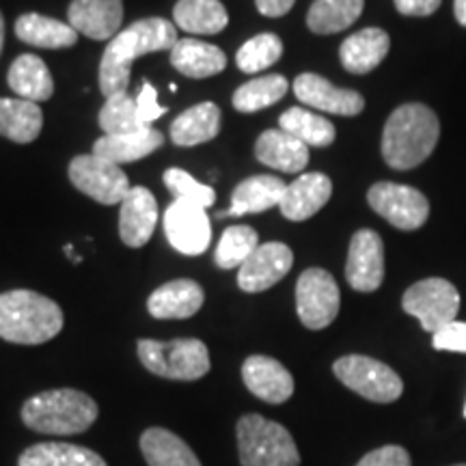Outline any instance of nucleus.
<instances>
[{"label":"nucleus","mask_w":466,"mask_h":466,"mask_svg":"<svg viewBox=\"0 0 466 466\" xmlns=\"http://www.w3.org/2000/svg\"><path fill=\"white\" fill-rule=\"evenodd\" d=\"M391 48V37L382 28L370 26L350 35L339 48L341 66L350 74H370L380 66Z\"/></svg>","instance_id":"nucleus-22"},{"label":"nucleus","mask_w":466,"mask_h":466,"mask_svg":"<svg viewBox=\"0 0 466 466\" xmlns=\"http://www.w3.org/2000/svg\"><path fill=\"white\" fill-rule=\"evenodd\" d=\"M333 371L350 391L376 404H391L404 391V382L391 367L363 354H348L337 359Z\"/></svg>","instance_id":"nucleus-7"},{"label":"nucleus","mask_w":466,"mask_h":466,"mask_svg":"<svg viewBox=\"0 0 466 466\" xmlns=\"http://www.w3.org/2000/svg\"><path fill=\"white\" fill-rule=\"evenodd\" d=\"M294 266V253L283 242H266L244 261L238 272V285L247 294H259L270 289L288 275Z\"/></svg>","instance_id":"nucleus-14"},{"label":"nucleus","mask_w":466,"mask_h":466,"mask_svg":"<svg viewBox=\"0 0 466 466\" xmlns=\"http://www.w3.org/2000/svg\"><path fill=\"white\" fill-rule=\"evenodd\" d=\"M242 466H300L294 436L281 423L261 415H244L236 425Z\"/></svg>","instance_id":"nucleus-5"},{"label":"nucleus","mask_w":466,"mask_h":466,"mask_svg":"<svg viewBox=\"0 0 466 466\" xmlns=\"http://www.w3.org/2000/svg\"><path fill=\"white\" fill-rule=\"evenodd\" d=\"M17 466H108L100 453L72 442H37L22 451Z\"/></svg>","instance_id":"nucleus-31"},{"label":"nucleus","mask_w":466,"mask_h":466,"mask_svg":"<svg viewBox=\"0 0 466 466\" xmlns=\"http://www.w3.org/2000/svg\"><path fill=\"white\" fill-rule=\"evenodd\" d=\"M395 9L400 11L401 15H432L436 9L441 7L442 0H393Z\"/></svg>","instance_id":"nucleus-43"},{"label":"nucleus","mask_w":466,"mask_h":466,"mask_svg":"<svg viewBox=\"0 0 466 466\" xmlns=\"http://www.w3.org/2000/svg\"><path fill=\"white\" fill-rule=\"evenodd\" d=\"M261 165L281 173H300L309 165V147L283 130H266L255 143Z\"/></svg>","instance_id":"nucleus-24"},{"label":"nucleus","mask_w":466,"mask_h":466,"mask_svg":"<svg viewBox=\"0 0 466 466\" xmlns=\"http://www.w3.org/2000/svg\"><path fill=\"white\" fill-rule=\"evenodd\" d=\"M354 466H412V460L404 447L384 445L367 453Z\"/></svg>","instance_id":"nucleus-41"},{"label":"nucleus","mask_w":466,"mask_h":466,"mask_svg":"<svg viewBox=\"0 0 466 466\" xmlns=\"http://www.w3.org/2000/svg\"><path fill=\"white\" fill-rule=\"evenodd\" d=\"M453 14L460 25L466 28V0H453Z\"/></svg>","instance_id":"nucleus-45"},{"label":"nucleus","mask_w":466,"mask_h":466,"mask_svg":"<svg viewBox=\"0 0 466 466\" xmlns=\"http://www.w3.org/2000/svg\"><path fill=\"white\" fill-rule=\"evenodd\" d=\"M7 83L15 96L28 102H46L55 93V80L46 63L37 55H22L11 63Z\"/></svg>","instance_id":"nucleus-25"},{"label":"nucleus","mask_w":466,"mask_h":466,"mask_svg":"<svg viewBox=\"0 0 466 466\" xmlns=\"http://www.w3.org/2000/svg\"><path fill=\"white\" fill-rule=\"evenodd\" d=\"M96 400L78 389H50L33 395L22 406V421L28 430L52 436L83 434L97 421Z\"/></svg>","instance_id":"nucleus-4"},{"label":"nucleus","mask_w":466,"mask_h":466,"mask_svg":"<svg viewBox=\"0 0 466 466\" xmlns=\"http://www.w3.org/2000/svg\"><path fill=\"white\" fill-rule=\"evenodd\" d=\"M177 26L165 17H145L119 31L110 39L100 63V91L106 97L121 96L130 85L132 63L151 52L173 50Z\"/></svg>","instance_id":"nucleus-1"},{"label":"nucleus","mask_w":466,"mask_h":466,"mask_svg":"<svg viewBox=\"0 0 466 466\" xmlns=\"http://www.w3.org/2000/svg\"><path fill=\"white\" fill-rule=\"evenodd\" d=\"M69 26L89 39H113L124 22V0H72Z\"/></svg>","instance_id":"nucleus-17"},{"label":"nucleus","mask_w":466,"mask_h":466,"mask_svg":"<svg viewBox=\"0 0 466 466\" xmlns=\"http://www.w3.org/2000/svg\"><path fill=\"white\" fill-rule=\"evenodd\" d=\"M165 233L177 253L190 258L206 253L212 242V225L206 208L175 199L165 212Z\"/></svg>","instance_id":"nucleus-12"},{"label":"nucleus","mask_w":466,"mask_h":466,"mask_svg":"<svg viewBox=\"0 0 466 466\" xmlns=\"http://www.w3.org/2000/svg\"><path fill=\"white\" fill-rule=\"evenodd\" d=\"M158 223V201L149 188L132 186L126 199L121 201L119 212V236L124 244L132 248H141L154 236Z\"/></svg>","instance_id":"nucleus-18"},{"label":"nucleus","mask_w":466,"mask_h":466,"mask_svg":"<svg viewBox=\"0 0 466 466\" xmlns=\"http://www.w3.org/2000/svg\"><path fill=\"white\" fill-rule=\"evenodd\" d=\"M432 346L441 352H460L466 354V322L453 319L432 335Z\"/></svg>","instance_id":"nucleus-40"},{"label":"nucleus","mask_w":466,"mask_h":466,"mask_svg":"<svg viewBox=\"0 0 466 466\" xmlns=\"http://www.w3.org/2000/svg\"><path fill=\"white\" fill-rule=\"evenodd\" d=\"M220 132V108L214 102H201L184 110L171 124V141L177 147H195L217 138Z\"/></svg>","instance_id":"nucleus-27"},{"label":"nucleus","mask_w":466,"mask_h":466,"mask_svg":"<svg viewBox=\"0 0 466 466\" xmlns=\"http://www.w3.org/2000/svg\"><path fill=\"white\" fill-rule=\"evenodd\" d=\"M100 127L106 134H127L145 127L137 115V97H130L127 93L106 97V104L100 110Z\"/></svg>","instance_id":"nucleus-38"},{"label":"nucleus","mask_w":466,"mask_h":466,"mask_svg":"<svg viewBox=\"0 0 466 466\" xmlns=\"http://www.w3.org/2000/svg\"><path fill=\"white\" fill-rule=\"evenodd\" d=\"M288 89L289 85L283 76H261V78L248 80L247 85H242L240 89L233 93V108L244 115L258 113V110H264L283 100Z\"/></svg>","instance_id":"nucleus-35"},{"label":"nucleus","mask_w":466,"mask_h":466,"mask_svg":"<svg viewBox=\"0 0 466 466\" xmlns=\"http://www.w3.org/2000/svg\"><path fill=\"white\" fill-rule=\"evenodd\" d=\"M69 182L102 206L121 203L132 188L130 179L119 165H113L96 154L76 156L69 162Z\"/></svg>","instance_id":"nucleus-11"},{"label":"nucleus","mask_w":466,"mask_h":466,"mask_svg":"<svg viewBox=\"0 0 466 466\" xmlns=\"http://www.w3.org/2000/svg\"><path fill=\"white\" fill-rule=\"evenodd\" d=\"M288 184L275 175H253L236 186L231 195V208L220 217H244L259 214L281 203Z\"/></svg>","instance_id":"nucleus-23"},{"label":"nucleus","mask_w":466,"mask_h":466,"mask_svg":"<svg viewBox=\"0 0 466 466\" xmlns=\"http://www.w3.org/2000/svg\"><path fill=\"white\" fill-rule=\"evenodd\" d=\"M294 93L305 106L330 115L354 116L365 108V100L359 91L341 89L318 74H300L294 80Z\"/></svg>","instance_id":"nucleus-15"},{"label":"nucleus","mask_w":466,"mask_h":466,"mask_svg":"<svg viewBox=\"0 0 466 466\" xmlns=\"http://www.w3.org/2000/svg\"><path fill=\"white\" fill-rule=\"evenodd\" d=\"M346 279L357 291H376L384 281V244L374 229H360L352 236L348 250Z\"/></svg>","instance_id":"nucleus-13"},{"label":"nucleus","mask_w":466,"mask_h":466,"mask_svg":"<svg viewBox=\"0 0 466 466\" xmlns=\"http://www.w3.org/2000/svg\"><path fill=\"white\" fill-rule=\"evenodd\" d=\"M206 294L203 288L192 279H177L160 285L149 296V316L156 319H186L192 318L203 307Z\"/></svg>","instance_id":"nucleus-20"},{"label":"nucleus","mask_w":466,"mask_h":466,"mask_svg":"<svg viewBox=\"0 0 466 466\" xmlns=\"http://www.w3.org/2000/svg\"><path fill=\"white\" fill-rule=\"evenodd\" d=\"M3 44H5V20H3V14H0V52H3Z\"/></svg>","instance_id":"nucleus-46"},{"label":"nucleus","mask_w":466,"mask_h":466,"mask_svg":"<svg viewBox=\"0 0 466 466\" xmlns=\"http://www.w3.org/2000/svg\"><path fill=\"white\" fill-rule=\"evenodd\" d=\"M171 63L179 74L188 78H209L227 67V56L214 44L199 42V39H179L171 50Z\"/></svg>","instance_id":"nucleus-26"},{"label":"nucleus","mask_w":466,"mask_h":466,"mask_svg":"<svg viewBox=\"0 0 466 466\" xmlns=\"http://www.w3.org/2000/svg\"><path fill=\"white\" fill-rule=\"evenodd\" d=\"M143 367L167 380H199L209 371V352L201 339L156 341L141 339L137 346Z\"/></svg>","instance_id":"nucleus-6"},{"label":"nucleus","mask_w":466,"mask_h":466,"mask_svg":"<svg viewBox=\"0 0 466 466\" xmlns=\"http://www.w3.org/2000/svg\"><path fill=\"white\" fill-rule=\"evenodd\" d=\"M173 17L175 26L195 35H217L229 25V14L220 0H179Z\"/></svg>","instance_id":"nucleus-32"},{"label":"nucleus","mask_w":466,"mask_h":466,"mask_svg":"<svg viewBox=\"0 0 466 466\" xmlns=\"http://www.w3.org/2000/svg\"><path fill=\"white\" fill-rule=\"evenodd\" d=\"M165 184L177 201L195 203V206H201L206 209L214 206V201H217V192H214L212 186L197 182L184 168H168L165 173Z\"/></svg>","instance_id":"nucleus-39"},{"label":"nucleus","mask_w":466,"mask_h":466,"mask_svg":"<svg viewBox=\"0 0 466 466\" xmlns=\"http://www.w3.org/2000/svg\"><path fill=\"white\" fill-rule=\"evenodd\" d=\"M63 309L48 296L31 289L0 294V339L17 346H39L63 330Z\"/></svg>","instance_id":"nucleus-3"},{"label":"nucleus","mask_w":466,"mask_h":466,"mask_svg":"<svg viewBox=\"0 0 466 466\" xmlns=\"http://www.w3.org/2000/svg\"><path fill=\"white\" fill-rule=\"evenodd\" d=\"M279 126L283 132L305 143L307 147H329L335 141V126L326 116L300 106L285 110L279 119Z\"/></svg>","instance_id":"nucleus-34"},{"label":"nucleus","mask_w":466,"mask_h":466,"mask_svg":"<svg viewBox=\"0 0 466 466\" xmlns=\"http://www.w3.org/2000/svg\"><path fill=\"white\" fill-rule=\"evenodd\" d=\"M365 0H316L307 14V26L316 35L346 31L363 14Z\"/></svg>","instance_id":"nucleus-33"},{"label":"nucleus","mask_w":466,"mask_h":466,"mask_svg":"<svg viewBox=\"0 0 466 466\" xmlns=\"http://www.w3.org/2000/svg\"><path fill=\"white\" fill-rule=\"evenodd\" d=\"M283 55V42L275 33H261L248 39L247 44L238 50L236 63L244 74H258L264 72L270 66L281 58Z\"/></svg>","instance_id":"nucleus-37"},{"label":"nucleus","mask_w":466,"mask_h":466,"mask_svg":"<svg viewBox=\"0 0 466 466\" xmlns=\"http://www.w3.org/2000/svg\"><path fill=\"white\" fill-rule=\"evenodd\" d=\"M333 195V182L324 173H302L294 182L288 184L283 192V199L279 203V209L288 220L311 218L318 214Z\"/></svg>","instance_id":"nucleus-19"},{"label":"nucleus","mask_w":466,"mask_h":466,"mask_svg":"<svg viewBox=\"0 0 466 466\" xmlns=\"http://www.w3.org/2000/svg\"><path fill=\"white\" fill-rule=\"evenodd\" d=\"M296 0H255L259 14L266 17H281L294 7Z\"/></svg>","instance_id":"nucleus-44"},{"label":"nucleus","mask_w":466,"mask_h":466,"mask_svg":"<svg viewBox=\"0 0 466 466\" xmlns=\"http://www.w3.org/2000/svg\"><path fill=\"white\" fill-rule=\"evenodd\" d=\"M367 203L378 217L401 231H415L430 218V201L423 192L404 184H374L367 192Z\"/></svg>","instance_id":"nucleus-10"},{"label":"nucleus","mask_w":466,"mask_h":466,"mask_svg":"<svg viewBox=\"0 0 466 466\" xmlns=\"http://www.w3.org/2000/svg\"><path fill=\"white\" fill-rule=\"evenodd\" d=\"M242 380L255 398L268 404H283L294 395V378L277 359L253 354L242 363Z\"/></svg>","instance_id":"nucleus-16"},{"label":"nucleus","mask_w":466,"mask_h":466,"mask_svg":"<svg viewBox=\"0 0 466 466\" xmlns=\"http://www.w3.org/2000/svg\"><path fill=\"white\" fill-rule=\"evenodd\" d=\"M141 451L149 466H203L188 442L165 428H147L141 434Z\"/></svg>","instance_id":"nucleus-28"},{"label":"nucleus","mask_w":466,"mask_h":466,"mask_svg":"<svg viewBox=\"0 0 466 466\" xmlns=\"http://www.w3.org/2000/svg\"><path fill=\"white\" fill-rule=\"evenodd\" d=\"M44 127V113L22 97H0V137L14 143H33Z\"/></svg>","instance_id":"nucleus-29"},{"label":"nucleus","mask_w":466,"mask_h":466,"mask_svg":"<svg viewBox=\"0 0 466 466\" xmlns=\"http://www.w3.org/2000/svg\"><path fill=\"white\" fill-rule=\"evenodd\" d=\"M165 137L156 127H141L137 132L127 134H104L93 145V154L113 162V165H126V162L141 160L145 156L154 154L162 147Z\"/></svg>","instance_id":"nucleus-21"},{"label":"nucleus","mask_w":466,"mask_h":466,"mask_svg":"<svg viewBox=\"0 0 466 466\" xmlns=\"http://www.w3.org/2000/svg\"><path fill=\"white\" fill-rule=\"evenodd\" d=\"M464 417H466V404H464Z\"/></svg>","instance_id":"nucleus-47"},{"label":"nucleus","mask_w":466,"mask_h":466,"mask_svg":"<svg viewBox=\"0 0 466 466\" xmlns=\"http://www.w3.org/2000/svg\"><path fill=\"white\" fill-rule=\"evenodd\" d=\"M401 307L408 316L421 322L425 333L434 335L442 326H447L458 318L460 294L456 285L447 279H423L406 289Z\"/></svg>","instance_id":"nucleus-8"},{"label":"nucleus","mask_w":466,"mask_h":466,"mask_svg":"<svg viewBox=\"0 0 466 466\" xmlns=\"http://www.w3.org/2000/svg\"><path fill=\"white\" fill-rule=\"evenodd\" d=\"M258 247L259 236L253 227L233 225L229 229H225L223 236H220L214 259H217V264L223 268V270H231V268H240L244 261L255 253Z\"/></svg>","instance_id":"nucleus-36"},{"label":"nucleus","mask_w":466,"mask_h":466,"mask_svg":"<svg viewBox=\"0 0 466 466\" xmlns=\"http://www.w3.org/2000/svg\"><path fill=\"white\" fill-rule=\"evenodd\" d=\"M453 466H466V464H453Z\"/></svg>","instance_id":"nucleus-48"},{"label":"nucleus","mask_w":466,"mask_h":466,"mask_svg":"<svg viewBox=\"0 0 466 466\" xmlns=\"http://www.w3.org/2000/svg\"><path fill=\"white\" fill-rule=\"evenodd\" d=\"M339 285L329 270L309 268L296 283V311L302 326L309 330H322L339 316Z\"/></svg>","instance_id":"nucleus-9"},{"label":"nucleus","mask_w":466,"mask_h":466,"mask_svg":"<svg viewBox=\"0 0 466 466\" xmlns=\"http://www.w3.org/2000/svg\"><path fill=\"white\" fill-rule=\"evenodd\" d=\"M167 113L165 106H160L158 104V91H156L154 85L145 83L141 86V93L137 96V115H138V121L147 127L154 124L156 119H160L162 115Z\"/></svg>","instance_id":"nucleus-42"},{"label":"nucleus","mask_w":466,"mask_h":466,"mask_svg":"<svg viewBox=\"0 0 466 466\" xmlns=\"http://www.w3.org/2000/svg\"><path fill=\"white\" fill-rule=\"evenodd\" d=\"M17 39L35 48H72L78 42V33L66 22H58L55 17L42 14L20 15L15 22Z\"/></svg>","instance_id":"nucleus-30"},{"label":"nucleus","mask_w":466,"mask_h":466,"mask_svg":"<svg viewBox=\"0 0 466 466\" xmlns=\"http://www.w3.org/2000/svg\"><path fill=\"white\" fill-rule=\"evenodd\" d=\"M441 137V121L425 104H404L384 124L382 158L395 171L423 165Z\"/></svg>","instance_id":"nucleus-2"}]
</instances>
